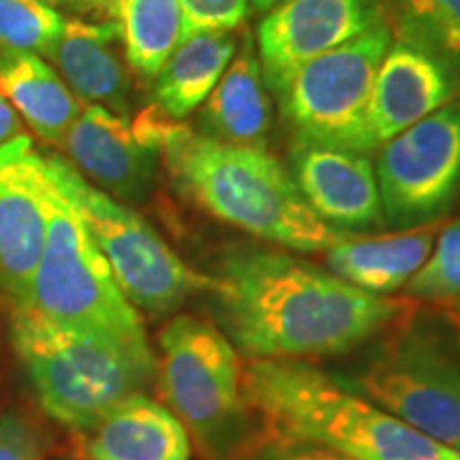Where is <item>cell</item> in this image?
Returning a JSON list of instances; mask_svg holds the SVG:
<instances>
[{"mask_svg":"<svg viewBox=\"0 0 460 460\" xmlns=\"http://www.w3.org/2000/svg\"><path fill=\"white\" fill-rule=\"evenodd\" d=\"M456 94L454 62L420 45L393 39L371 92L369 128L376 152L399 132L452 102Z\"/></svg>","mask_w":460,"mask_h":460,"instance_id":"cell-14","label":"cell"},{"mask_svg":"<svg viewBox=\"0 0 460 460\" xmlns=\"http://www.w3.org/2000/svg\"><path fill=\"white\" fill-rule=\"evenodd\" d=\"M376 7L396 41L460 60V0H376Z\"/></svg>","mask_w":460,"mask_h":460,"instance_id":"cell-23","label":"cell"},{"mask_svg":"<svg viewBox=\"0 0 460 460\" xmlns=\"http://www.w3.org/2000/svg\"><path fill=\"white\" fill-rule=\"evenodd\" d=\"M454 318H456V324H458V331H460V298L456 303H454Z\"/></svg>","mask_w":460,"mask_h":460,"instance_id":"cell-32","label":"cell"},{"mask_svg":"<svg viewBox=\"0 0 460 460\" xmlns=\"http://www.w3.org/2000/svg\"><path fill=\"white\" fill-rule=\"evenodd\" d=\"M237 51L233 31L188 34L156 73V107L172 119L188 118L207 101Z\"/></svg>","mask_w":460,"mask_h":460,"instance_id":"cell-21","label":"cell"},{"mask_svg":"<svg viewBox=\"0 0 460 460\" xmlns=\"http://www.w3.org/2000/svg\"><path fill=\"white\" fill-rule=\"evenodd\" d=\"M252 410L271 435L307 441L349 460H460L307 360H243Z\"/></svg>","mask_w":460,"mask_h":460,"instance_id":"cell-3","label":"cell"},{"mask_svg":"<svg viewBox=\"0 0 460 460\" xmlns=\"http://www.w3.org/2000/svg\"><path fill=\"white\" fill-rule=\"evenodd\" d=\"M239 460H349L341 454L307 441L288 439V437L271 435L264 437L256 446L247 447Z\"/></svg>","mask_w":460,"mask_h":460,"instance_id":"cell-27","label":"cell"},{"mask_svg":"<svg viewBox=\"0 0 460 460\" xmlns=\"http://www.w3.org/2000/svg\"><path fill=\"white\" fill-rule=\"evenodd\" d=\"M250 0H180L183 37L203 31H234L247 17Z\"/></svg>","mask_w":460,"mask_h":460,"instance_id":"cell-26","label":"cell"},{"mask_svg":"<svg viewBox=\"0 0 460 460\" xmlns=\"http://www.w3.org/2000/svg\"><path fill=\"white\" fill-rule=\"evenodd\" d=\"M410 301L446 305L460 298V216L441 226L427 262L402 288Z\"/></svg>","mask_w":460,"mask_h":460,"instance_id":"cell-25","label":"cell"},{"mask_svg":"<svg viewBox=\"0 0 460 460\" xmlns=\"http://www.w3.org/2000/svg\"><path fill=\"white\" fill-rule=\"evenodd\" d=\"M84 9L94 11V13L105 15V17H118L119 0H79Z\"/></svg>","mask_w":460,"mask_h":460,"instance_id":"cell-30","label":"cell"},{"mask_svg":"<svg viewBox=\"0 0 460 460\" xmlns=\"http://www.w3.org/2000/svg\"><path fill=\"white\" fill-rule=\"evenodd\" d=\"M49 160L132 307L166 315L192 295L211 290L214 278L190 269L146 217L85 181L66 160Z\"/></svg>","mask_w":460,"mask_h":460,"instance_id":"cell-9","label":"cell"},{"mask_svg":"<svg viewBox=\"0 0 460 460\" xmlns=\"http://www.w3.org/2000/svg\"><path fill=\"white\" fill-rule=\"evenodd\" d=\"M122 39L118 22L65 20L48 58L79 101L126 115L130 107V75L115 43Z\"/></svg>","mask_w":460,"mask_h":460,"instance_id":"cell-18","label":"cell"},{"mask_svg":"<svg viewBox=\"0 0 460 460\" xmlns=\"http://www.w3.org/2000/svg\"><path fill=\"white\" fill-rule=\"evenodd\" d=\"M200 135L230 146L267 147L271 135V99L262 79L254 39L243 34L226 71L199 113Z\"/></svg>","mask_w":460,"mask_h":460,"instance_id":"cell-19","label":"cell"},{"mask_svg":"<svg viewBox=\"0 0 460 460\" xmlns=\"http://www.w3.org/2000/svg\"><path fill=\"white\" fill-rule=\"evenodd\" d=\"M118 24L132 71L156 77L183 39L180 0H119Z\"/></svg>","mask_w":460,"mask_h":460,"instance_id":"cell-22","label":"cell"},{"mask_svg":"<svg viewBox=\"0 0 460 460\" xmlns=\"http://www.w3.org/2000/svg\"><path fill=\"white\" fill-rule=\"evenodd\" d=\"M390 43L393 34L379 22L269 84L292 137L360 154L376 152L369 105Z\"/></svg>","mask_w":460,"mask_h":460,"instance_id":"cell-8","label":"cell"},{"mask_svg":"<svg viewBox=\"0 0 460 460\" xmlns=\"http://www.w3.org/2000/svg\"><path fill=\"white\" fill-rule=\"evenodd\" d=\"M22 135V124L17 118L15 109L11 107V102L4 99L3 92H0V147L7 146L9 141H13L15 137Z\"/></svg>","mask_w":460,"mask_h":460,"instance_id":"cell-29","label":"cell"},{"mask_svg":"<svg viewBox=\"0 0 460 460\" xmlns=\"http://www.w3.org/2000/svg\"><path fill=\"white\" fill-rule=\"evenodd\" d=\"M250 3H252V7H254V11H258V13H269L271 9L288 3V0H250Z\"/></svg>","mask_w":460,"mask_h":460,"instance_id":"cell-31","label":"cell"},{"mask_svg":"<svg viewBox=\"0 0 460 460\" xmlns=\"http://www.w3.org/2000/svg\"><path fill=\"white\" fill-rule=\"evenodd\" d=\"M217 326L245 360L348 354L410 312L273 247L233 245L214 275Z\"/></svg>","mask_w":460,"mask_h":460,"instance_id":"cell-1","label":"cell"},{"mask_svg":"<svg viewBox=\"0 0 460 460\" xmlns=\"http://www.w3.org/2000/svg\"><path fill=\"white\" fill-rule=\"evenodd\" d=\"M0 460H45L37 430L15 413L0 416Z\"/></svg>","mask_w":460,"mask_h":460,"instance_id":"cell-28","label":"cell"},{"mask_svg":"<svg viewBox=\"0 0 460 460\" xmlns=\"http://www.w3.org/2000/svg\"><path fill=\"white\" fill-rule=\"evenodd\" d=\"M60 147L109 197L141 200L152 188L158 154L137 139L126 115L88 105L68 128Z\"/></svg>","mask_w":460,"mask_h":460,"instance_id":"cell-15","label":"cell"},{"mask_svg":"<svg viewBox=\"0 0 460 460\" xmlns=\"http://www.w3.org/2000/svg\"><path fill=\"white\" fill-rule=\"evenodd\" d=\"M79 460H82V458H79Z\"/></svg>","mask_w":460,"mask_h":460,"instance_id":"cell-33","label":"cell"},{"mask_svg":"<svg viewBox=\"0 0 460 460\" xmlns=\"http://www.w3.org/2000/svg\"><path fill=\"white\" fill-rule=\"evenodd\" d=\"M0 92L43 141L58 147L82 113L65 79L32 51H0Z\"/></svg>","mask_w":460,"mask_h":460,"instance_id":"cell-20","label":"cell"},{"mask_svg":"<svg viewBox=\"0 0 460 460\" xmlns=\"http://www.w3.org/2000/svg\"><path fill=\"white\" fill-rule=\"evenodd\" d=\"M62 28L65 20L48 0H0V51L48 58Z\"/></svg>","mask_w":460,"mask_h":460,"instance_id":"cell-24","label":"cell"},{"mask_svg":"<svg viewBox=\"0 0 460 460\" xmlns=\"http://www.w3.org/2000/svg\"><path fill=\"white\" fill-rule=\"evenodd\" d=\"M379 22L376 0H288L258 24L264 82L273 84Z\"/></svg>","mask_w":460,"mask_h":460,"instance_id":"cell-13","label":"cell"},{"mask_svg":"<svg viewBox=\"0 0 460 460\" xmlns=\"http://www.w3.org/2000/svg\"><path fill=\"white\" fill-rule=\"evenodd\" d=\"M11 341L41 407L82 433L156 379L152 348H128L56 324L31 305L9 309Z\"/></svg>","mask_w":460,"mask_h":460,"instance_id":"cell-4","label":"cell"},{"mask_svg":"<svg viewBox=\"0 0 460 460\" xmlns=\"http://www.w3.org/2000/svg\"><path fill=\"white\" fill-rule=\"evenodd\" d=\"M45 233V156L20 135L0 147V298L9 309L31 303Z\"/></svg>","mask_w":460,"mask_h":460,"instance_id":"cell-11","label":"cell"},{"mask_svg":"<svg viewBox=\"0 0 460 460\" xmlns=\"http://www.w3.org/2000/svg\"><path fill=\"white\" fill-rule=\"evenodd\" d=\"M45 197L48 233L28 305L65 329L128 348H149L139 312L119 290L49 156H45Z\"/></svg>","mask_w":460,"mask_h":460,"instance_id":"cell-5","label":"cell"},{"mask_svg":"<svg viewBox=\"0 0 460 460\" xmlns=\"http://www.w3.org/2000/svg\"><path fill=\"white\" fill-rule=\"evenodd\" d=\"M156 379L205 460H239L252 441L243 358L220 326L175 315L160 331Z\"/></svg>","mask_w":460,"mask_h":460,"instance_id":"cell-6","label":"cell"},{"mask_svg":"<svg viewBox=\"0 0 460 460\" xmlns=\"http://www.w3.org/2000/svg\"><path fill=\"white\" fill-rule=\"evenodd\" d=\"M82 460H190V435L169 407L137 393L79 433Z\"/></svg>","mask_w":460,"mask_h":460,"instance_id":"cell-16","label":"cell"},{"mask_svg":"<svg viewBox=\"0 0 460 460\" xmlns=\"http://www.w3.org/2000/svg\"><path fill=\"white\" fill-rule=\"evenodd\" d=\"M386 226L441 220L460 194V102H447L377 149Z\"/></svg>","mask_w":460,"mask_h":460,"instance_id":"cell-10","label":"cell"},{"mask_svg":"<svg viewBox=\"0 0 460 460\" xmlns=\"http://www.w3.org/2000/svg\"><path fill=\"white\" fill-rule=\"evenodd\" d=\"M290 175L314 214L343 233L386 228L369 154L292 137Z\"/></svg>","mask_w":460,"mask_h":460,"instance_id":"cell-12","label":"cell"},{"mask_svg":"<svg viewBox=\"0 0 460 460\" xmlns=\"http://www.w3.org/2000/svg\"><path fill=\"white\" fill-rule=\"evenodd\" d=\"M337 379L460 452V331L444 320L407 312L358 371Z\"/></svg>","mask_w":460,"mask_h":460,"instance_id":"cell-7","label":"cell"},{"mask_svg":"<svg viewBox=\"0 0 460 460\" xmlns=\"http://www.w3.org/2000/svg\"><path fill=\"white\" fill-rule=\"evenodd\" d=\"M175 186L216 220L292 252H326L354 233L322 222L267 147L230 146L169 119L160 149Z\"/></svg>","mask_w":460,"mask_h":460,"instance_id":"cell-2","label":"cell"},{"mask_svg":"<svg viewBox=\"0 0 460 460\" xmlns=\"http://www.w3.org/2000/svg\"><path fill=\"white\" fill-rule=\"evenodd\" d=\"M444 220L401 228L390 234H349L326 250V267L345 284L373 296L402 290L427 262Z\"/></svg>","mask_w":460,"mask_h":460,"instance_id":"cell-17","label":"cell"}]
</instances>
